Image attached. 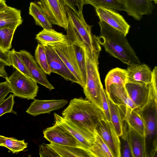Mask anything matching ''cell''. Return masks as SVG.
<instances>
[{
    "label": "cell",
    "mask_w": 157,
    "mask_h": 157,
    "mask_svg": "<svg viewBox=\"0 0 157 157\" xmlns=\"http://www.w3.org/2000/svg\"><path fill=\"white\" fill-rule=\"evenodd\" d=\"M148 84V94L146 103L134 109L141 118L144 126V157H155L157 152V67L152 70Z\"/></svg>",
    "instance_id": "6da1fadb"
},
{
    "label": "cell",
    "mask_w": 157,
    "mask_h": 157,
    "mask_svg": "<svg viewBox=\"0 0 157 157\" xmlns=\"http://www.w3.org/2000/svg\"><path fill=\"white\" fill-rule=\"evenodd\" d=\"M62 115L64 118L72 122L94 139L97 125L100 121L106 119L102 109L89 100L81 98L71 100Z\"/></svg>",
    "instance_id": "7a4b0ae2"
},
{
    "label": "cell",
    "mask_w": 157,
    "mask_h": 157,
    "mask_svg": "<svg viewBox=\"0 0 157 157\" xmlns=\"http://www.w3.org/2000/svg\"><path fill=\"white\" fill-rule=\"evenodd\" d=\"M98 24V41L108 53L128 66L141 63L125 36L103 21Z\"/></svg>",
    "instance_id": "3957f363"
},
{
    "label": "cell",
    "mask_w": 157,
    "mask_h": 157,
    "mask_svg": "<svg viewBox=\"0 0 157 157\" xmlns=\"http://www.w3.org/2000/svg\"><path fill=\"white\" fill-rule=\"evenodd\" d=\"M66 8L69 22L66 29L67 39L72 43L84 45L91 51L100 53L101 48L97 36L92 33L93 26L86 23L82 12L76 14L66 6Z\"/></svg>",
    "instance_id": "277c9868"
},
{
    "label": "cell",
    "mask_w": 157,
    "mask_h": 157,
    "mask_svg": "<svg viewBox=\"0 0 157 157\" xmlns=\"http://www.w3.org/2000/svg\"><path fill=\"white\" fill-rule=\"evenodd\" d=\"M81 45L84 52L86 67V83L83 88L84 93L87 100L103 110L101 93L104 88L98 67L100 52L91 51L85 45Z\"/></svg>",
    "instance_id": "5b68a950"
},
{
    "label": "cell",
    "mask_w": 157,
    "mask_h": 157,
    "mask_svg": "<svg viewBox=\"0 0 157 157\" xmlns=\"http://www.w3.org/2000/svg\"><path fill=\"white\" fill-rule=\"evenodd\" d=\"M15 96L28 100H34L39 87L37 83L17 69L5 78Z\"/></svg>",
    "instance_id": "8992f818"
},
{
    "label": "cell",
    "mask_w": 157,
    "mask_h": 157,
    "mask_svg": "<svg viewBox=\"0 0 157 157\" xmlns=\"http://www.w3.org/2000/svg\"><path fill=\"white\" fill-rule=\"evenodd\" d=\"M49 46L56 52L69 70L73 74L83 88L86 82L78 65L71 43L67 39L65 40L56 43L50 44Z\"/></svg>",
    "instance_id": "52a82bcc"
},
{
    "label": "cell",
    "mask_w": 157,
    "mask_h": 157,
    "mask_svg": "<svg viewBox=\"0 0 157 157\" xmlns=\"http://www.w3.org/2000/svg\"><path fill=\"white\" fill-rule=\"evenodd\" d=\"M51 23L67 29L69 21L63 0H40Z\"/></svg>",
    "instance_id": "ba28073f"
},
{
    "label": "cell",
    "mask_w": 157,
    "mask_h": 157,
    "mask_svg": "<svg viewBox=\"0 0 157 157\" xmlns=\"http://www.w3.org/2000/svg\"><path fill=\"white\" fill-rule=\"evenodd\" d=\"M95 131L106 144L113 157H121L119 137L111 121L106 119L101 121L97 125Z\"/></svg>",
    "instance_id": "9c48e42d"
},
{
    "label": "cell",
    "mask_w": 157,
    "mask_h": 157,
    "mask_svg": "<svg viewBox=\"0 0 157 157\" xmlns=\"http://www.w3.org/2000/svg\"><path fill=\"white\" fill-rule=\"evenodd\" d=\"M44 137L50 143L65 146L82 148L87 149L60 124L55 123L43 132Z\"/></svg>",
    "instance_id": "30bf717a"
},
{
    "label": "cell",
    "mask_w": 157,
    "mask_h": 157,
    "mask_svg": "<svg viewBox=\"0 0 157 157\" xmlns=\"http://www.w3.org/2000/svg\"><path fill=\"white\" fill-rule=\"evenodd\" d=\"M95 8L100 21L105 22L126 36L130 26L121 15L111 8L101 7Z\"/></svg>",
    "instance_id": "8fae6325"
},
{
    "label": "cell",
    "mask_w": 157,
    "mask_h": 157,
    "mask_svg": "<svg viewBox=\"0 0 157 157\" xmlns=\"http://www.w3.org/2000/svg\"><path fill=\"white\" fill-rule=\"evenodd\" d=\"M26 66L30 73L37 83L50 91L55 88L48 81L46 74L38 65L35 59L28 51L21 50L17 52Z\"/></svg>",
    "instance_id": "7c38bea8"
},
{
    "label": "cell",
    "mask_w": 157,
    "mask_h": 157,
    "mask_svg": "<svg viewBox=\"0 0 157 157\" xmlns=\"http://www.w3.org/2000/svg\"><path fill=\"white\" fill-rule=\"evenodd\" d=\"M44 46L48 63L52 73L57 74L66 80L80 85L78 81L54 50L49 46Z\"/></svg>",
    "instance_id": "4fadbf2b"
},
{
    "label": "cell",
    "mask_w": 157,
    "mask_h": 157,
    "mask_svg": "<svg viewBox=\"0 0 157 157\" xmlns=\"http://www.w3.org/2000/svg\"><path fill=\"white\" fill-rule=\"evenodd\" d=\"M124 10L136 20L140 21L144 15H149L155 6L151 0H119Z\"/></svg>",
    "instance_id": "5bb4252c"
},
{
    "label": "cell",
    "mask_w": 157,
    "mask_h": 157,
    "mask_svg": "<svg viewBox=\"0 0 157 157\" xmlns=\"http://www.w3.org/2000/svg\"><path fill=\"white\" fill-rule=\"evenodd\" d=\"M68 103L65 99L40 100L35 99L31 103L26 112L34 116L50 113L63 107Z\"/></svg>",
    "instance_id": "9a60e30c"
},
{
    "label": "cell",
    "mask_w": 157,
    "mask_h": 157,
    "mask_svg": "<svg viewBox=\"0 0 157 157\" xmlns=\"http://www.w3.org/2000/svg\"><path fill=\"white\" fill-rule=\"evenodd\" d=\"M55 123L60 124L77 140L88 150L91 147L95 139L90 137L71 121L54 113Z\"/></svg>",
    "instance_id": "2e32d148"
},
{
    "label": "cell",
    "mask_w": 157,
    "mask_h": 157,
    "mask_svg": "<svg viewBox=\"0 0 157 157\" xmlns=\"http://www.w3.org/2000/svg\"><path fill=\"white\" fill-rule=\"evenodd\" d=\"M126 70L128 76L127 82L148 84L151 81L152 71L145 64L140 63L128 66Z\"/></svg>",
    "instance_id": "e0dca14e"
},
{
    "label": "cell",
    "mask_w": 157,
    "mask_h": 157,
    "mask_svg": "<svg viewBox=\"0 0 157 157\" xmlns=\"http://www.w3.org/2000/svg\"><path fill=\"white\" fill-rule=\"evenodd\" d=\"M124 88L128 94L138 107L143 106L147 102L148 94V84L127 82Z\"/></svg>",
    "instance_id": "ac0fdd59"
},
{
    "label": "cell",
    "mask_w": 157,
    "mask_h": 157,
    "mask_svg": "<svg viewBox=\"0 0 157 157\" xmlns=\"http://www.w3.org/2000/svg\"><path fill=\"white\" fill-rule=\"evenodd\" d=\"M105 92L111 100L119 105L125 106L133 109L137 107L129 97L124 87L112 84L110 86L109 91Z\"/></svg>",
    "instance_id": "d6986e66"
},
{
    "label": "cell",
    "mask_w": 157,
    "mask_h": 157,
    "mask_svg": "<svg viewBox=\"0 0 157 157\" xmlns=\"http://www.w3.org/2000/svg\"><path fill=\"white\" fill-rule=\"evenodd\" d=\"M22 22L20 10L8 6L0 11V29L6 27L17 28Z\"/></svg>",
    "instance_id": "ffe728a7"
},
{
    "label": "cell",
    "mask_w": 157,
    "mask_h": 157,
    "mask_svg": "<svg viewBox=\"0 0 157 157\" xmlns=\"http://www.w3.org/2000/svg\"><path fill=\"white\" fill-rule=\"evenodd\" d=\"M106 95L109 107L110 121L118 136L121 137L123 133L124 122L122 106H120L115 103L107 94Z\"/></svg>",
    "instance_id": "44dd1931"
},
{
    "label": "cell",
    "mask_w": 157,
    "mask_h": 157,
    "mask_svg": "<svg viewBox=\"0 0 157 157\" xmlns=\"http://www.w3.org/2000/svg\"><path fill=\"white\" fill-rule=\"evenodd\" d=\"M48 144L60 157H92L88 150L82 148L60 145L52 143Z\"/></svg>",
    "instance_id": "7402d4cb"
},
{
    "label": "cell",
    "mask_w": 157,
    "mask_h": 157,
    "mask_svg": "<svg viewBox=\"0 0 157 157\" xmlns=\"http://www.w3.org/2000/svg\"><path fill=\"white\" fill-rule=\"evenodd\" d=\"M29 10V14L33 17L36 25L41 27L43 29L52 28V24L40 5L31 2Z\"/></svg>",
    "instance_id": "603a6c76"
},
{
    "label": "cell",
    "mask_w": 157,
    "mask_h": 157,
    "mask_svg": "<svg viewBox=\"0 0 157 157\" xmlns=\"http://www.w3.org/2000/svg\"><path fill=\"white\" fill-rule=\"evenodd\" d=\"M127 78L126 70L119 67L112 69L108 72L105 79V90L108 92L110 86L113 84L124 87L127 82Z\"/></svg>",
    "instance_id": "cb8c5ba5"
},
{
    "label": "cell",
    "mask_w": 157,
    "mask_h": 157,
    "mask_svg": "<svg viewBox=\"0 0 157 157\" xmlns=\"http://www.w3.org/2000/svg\"><path fill=\"white\" fill-rule=\"evenodd\" d=\"M67 39L66 35L52 29H43L36 35L35 39L40 44L46 46L50 44L63 41Z\"/></svg>",
    "instance_id": "d4e9b609"
},
{
    "label": "cell",
    "mask_w": 157,
    "mask_h": 157,
    "mask_svg": "<svg viewBox=\"0 0 157 157\" xmlns=\"http://www.w3.org/2000/svg\"><path fill=\"white\" fill-rule=\"evenodd\" d=\"M124 111V119L128 125L144 137V126L138 114L130 108L122 106Z\"/></svg>",
    "instance_id": "484cf974"
},
{
    "label": "cell",
    "mask_w": 157,
    "mask_h": 157,
    "mask_svg": "<svg viewBox=\"0 0 157 157\" xmlns=\"http://www.w3.org/2000/svg\"><path fill=\"white\" fill-rule=\"evenodd\" d=\"M128 131L133 157H144V137L128 125Z\"/></svg>",
    "instance_id": "4316f807"
},
{
    "label": "cell",
    "mask_w": 157,
    "mask_h": 157,
    "mask_svg": "<svg viewBox=\"0 0 157 157\" xmlns=\"http://www.w3.org/2000/svg\"><path fill=\"white\" fill-rule=\"evenodd\" d=\"M89 151L92 157H113L106 144L96 131L94 141Z\"/></svg>",
    "instance_id": "83f0119b"
},
{
    "label": "cell",
    "mask_w": 157,
    "mask_h": 157,
    "mask_svg": "<svg viewBox=\"0 0 157 157\" xmlns=\"http://www.w3.org/2000/svg\"><path fill=\"white\" fill-rule=\"evenodd\" d=\"M0 144L10 150L13 153H17L24 151L28 147V144L25 140H19L13 137H7L1 136Z\"/></svg>",
    "instance_id": "f1b7e54d"
},
{
    "label": "cell",
    "mask_w": 157,
    "mask_h": 157,
    "mask_svg": "<svg viewBox=\"0 0 157 157\" xmlns=\"http://www.w3.org/2000/svg\"><path fill=\"white\" fill-rule=\"evenodd\" d=\"M35 58L38 65L44 73L50 75L52 72L48 63L44 46L38 44L35 50Z\"/></svg>",
    "instance_id": "f546056e"
},
{
    "label": "cell",
    "mask_w": 157,
    "mask_h": 157,
    "mask_svg": "<svg viewBox=\"0 0 157 157\" xmlns=\"http://www.w3.org/2000/svg\"><path fill=\"white\" fill-rule=\"evenodd\" d=\"M84 5L90 4L95 8L103 7L113 9L117 11L124 10L123 5L117 0H83Z\"/></svg>",
    "instance_id": "4dcf8cb0"
},
{
    "label": "cell",
    "mask_w": 157,
    "mask_h": 157,
    "mask_svg": "<svg viewBox=\"0 0 157 157\" xmlns=\"http://www.w3.org/2000/svg\"><path fill=\"white\" fill-rule=\"evenodd\" d=\"M17 28L12 27L0 29V47L4 50H9L12 47L13 35Z\"/></svg>",
    "instance_id": "1f68e13d"
},
{
    "label": "cell",
    "mask_w": 157,
    "mask_h": 157,
    "mask_svg": "<svg viewBox=\"0 0 157 157\" xmlns=\"http://www.w3.org/2000/svg\"><path fill=\"white\" fill-rule=\"evenodd\" d=\"M10 58L11 66L25 75L34 80L24 62L14 49L10 51Z\"/></svg>",
    "instance_id": "d6a6232c"
},
{
    "label": "cell",
    "mask_w": 157,
    "mask_h": 157,
    "mask_svg": "<svg viewBox=\"0 0 157 157\" xmlns=\"http://www.w3.org/2000/svg\"><path fill=\"white\" fill-rule=\"evenodd\" d=\"M71 43L72 44L78 65L84 80L86 83V67L85 56L83 48L80 44L75 42Z\"/></svg>",
    "instance_id": "836d02e7"
},
{
    "label": "cell",
    "mask_w": 157,
    "mask_h": 157,
    "mask_svg": "<svg viewBox=\"0 0 157 157\" xmlns=\"http://www.w3.org/2000/svg\"><path fill=\"white\" fill-rule=\"evenodd\" d=\"M128 124L124 121L123 133L121 136L123 140L122 155L123 157H133L128 133Z\"/></svg>",
    "instance_id": "e575fe53"
},
{
    "label": "cell",
    "mask_w": 157,
    "mask_h": 157,
    "mask_svg": "<svg viewBox=\"0 0 157 157\" xmlns=\"http://www.w3.org/2000/svg\"><path fill=\"white\" fill-rule=\"evenodd\" d=\"M13 94H10L6 99H5L0 104V117L7 113H10L13 110V107L15 101Z\"/></svg>",
    "instance_id": "d590c367"
},
{
    "label": "cell",
    "mask_w": 157,
    "mask_h": 157,
    "mask_svg": "<svg viewBox=\"0 0 157 157\" xmlns=\"http://www.w3.org/2000/svg\"><path fill=\"white\" fill-rule=\"evenodd\" d=\"M65 5L71 9L75 13L82 12L84 5L83 0H63Z\"/></svg>",
    "instance_id": "8d00e7d4"
},
{
    "label": "cell",
    "mask_w": 157,
    "mask_h": 157,
    "mask_svg": "<svg viewBox=\"0 0 157 157\" xmlns=\"http://www.w3.org/2000/svg\"><path fill=\"white\" fill-rule=\"evenodd\" d=\"M39 154L40 157H57L60 156L48 144H43L39 147Z\"/></svg>",
    "instance_id": "74e56055"
},
{
    "label": "cell",
    "mask_w": 157,
    "mask_h": 157,
    "mask_svg": "<svg viewBox=\"0 0 157 157\" xmlns=\"http://www.w3.org/2000/svg\"><path fill=\"white\" fill-rule=\"evenodd\" d=\"M101 104L102 110L106 119L110 121V117L109 103L105 90L103 89L101 93Z\"/></svg>",
    "instance_id": "f35d334b"
},
{
    "label": "cell",
    "mask_w": 157,
    "mask_h": 157,
    "mask_svg": "<svg viewBox=\"0 0 157 157\" xmlns=\"http://www.w3.org/2000/svg\"><path fill=\"white\" fill-rule=\"evenodd\" d=\"M10 93H11V90L8 82L6 81L0 82V104Z\"/></svg>",
    "instance_id": "ab89813d"
},
{
    "label": "cell",
    "mask_w": 157,
    "mask_h": 157,
    "mask_svg": "<svg viewBox=\"0 0 157 157\" xmlns=\"http://www.w3.org/2000/svg\"><path fill=\"white\" fill-rule=\"evenodd\" d=\"M10 50H4L0 47V60L3 62L7 66L10 67Z\"/></svg>",
    "instance_id": "60d3db41"
},
{
    "label": "cell",
    "mask_w": 157,
    "mask_h": 157,
    "mask_svg": "<svg viewBox=\"0 0 157 157\" xmlns=\"http://www.w3.org/2000/svg\"><path fill=\"white\" fill-rule=\"evenodd\" d=\"M5 66L6 65L2 61L0 60V77L5 78L9 77L5 69Z\"/></svg>",
    "instance_id": "b9f144b4"
},
{
    "label": "cell",
    "mask_w": 157,
    "mask_h": 157,
    "mask_svg": "<svg viewBox=\"0 0 157 157\" xmlns=\"http://www.w3.org/2000/svg\"><path fill=\"white\" fill-rule=\"evenodd\" d=\"M7 7L6 0H0V11L6 9Z\"/></svg>",
    "instance_id": "7bdbcfd3"
},
{
    "label": "cell",
    "mask_w": 157,
    "mask_h": 157,
    "mask_svg": "<svg viewBox=\"0 0 157 157\" xmlns=\"http://www.w3.org/2000/svg\"><path fill=\"white\" fill-rule=\"evenodd\" d=\"M151 1H153L155 4L157 3V0H151Z\"/></svg>",
    "instance_id": "ee69618b"
},
{
    "label": "cell",
    "mask_w": 157,
    "mask_h": 157,
    "mask_svg": "<svg viewBox=\"0 0 157 157\" xmlns=\"http://www.w3.org/2000/svg\"><path fill=\"white\" fill-rule=\"evenodd\" d=\"M1 135H0V139H1ZM0 146H1V144H0Z\"/></svg>",
    "instance_id": "f6af8a7d"
},
{
    "label": "cell",
    "mask_w": 157,
    "mask_h": 157,
    "mask_svg": "<svg viewBox=\"0 0 157 157\" xmlns=\"http://www.w3.org/2000/svg\"><path fill=\"white\" fill-rule=\"evenodd\" d=\"M118 0V1H119V0Z\"/></svg>",
    "instance_id": "bcb514c9"
}]
</instances>
